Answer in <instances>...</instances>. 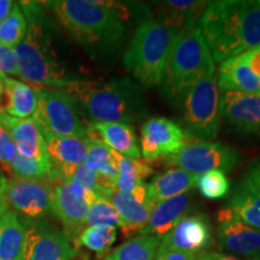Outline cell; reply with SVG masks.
Listing matches in <instances>:
<instances>
[{
  "instance_id": "cell-18",
  "label": "cell",
  "mask_w": 260,
  "mask_h": 260,
  "mask_svg": "<svg viewBox=\"0 0 260 260\" xmlns=\"http://www.w3.org/2000/svg\"><path fill=\"white\" fill-rule=\"evenodd\" d=\"M111 201L122 220V230L125 236L132 234L140 235L148 222L153 205L148 200L147 183L141 184L130 194L115 190L110 195Z\"/></svg>"
},
{
  "instance_id": "cell-41",
  "label": "cell",
  "mask_w": 260,
  "mask_h": 260,
  "mask_svg": "<svg viewBox=\"0 0 260 260\" xmlns=\"http://www.w3.org/2000/svg\"><path fill=\"white\" fill-rule=\"evenodd\" d=\"M15 3L11 0H0V22H3L8 17Z\"/></svg>"
},
{
  "instance_id": "cell-14",
  "label": "cell",
  "mask_w": 260,
  "mask_h": 260,
  "mask_svg": "<svg viewBox=\"0 0 260 260\" xmlns=\"http://www.w3.org/2000/svg\"><path fill=\"white\" fill-rule=\"evenodd\" d=\"M217 240L219 251L260 260V232L240 220L225 206L217 214Z\"/></svg>"
},
{
  "instance_id": "cell-27",
  "label": "cell",
  "mask_w": 260,
  "mask_h": 260,
  "mask_svg": "<svg viewBox=\"0 0 260 260\" xmlns=\"http://www.w3.org/2000/svg\"><path fill=\"white\" fill-rule=\"evenodd\" d=\"M83 164L99 177L102 186L109 193L116 190L117 168L112 149L92 135L88 138V151Z\"/></svg>"
},
{
  "instance_id": "cell-24",
  "label": "cell",
  "mask_w": 260,
  "mask_h": 260,
  "mask_svg": "<svg viewBox=\"0 0 260 260\" xmlns=\"http://www.w3.org/2000/svg\"><path fill=\"white\" fill-rule=\"evenodd\" d=\"M198 177L181 169L167 170L154 176L147 184L148 200L154 206L160 201L188 193L197 184Z\"/></svg>"
},
{
  "instance_id": "cell-26",
  "label": "cell",
  "mask_w": 260,
  "mask_h": 260,
  "mask_svg": "<svg viewBox=\"0 0 260 260\" xmlns=\"http://www.w3.org/2000/svg\"><path fill=\"white\" fill-rule=\"evenodd\" d=\"M38 109L34 86L22 80L5 77L4 113L19 119L32 118Z\"/></svg>"
},
{
  "instance_id": "cell-42",
  "label": "cell",
  "mask_w": 260,
  "mask_h": 260,
  "mask_svg": "<svg viewBox=\"0 0 260 260\" xmlns=\"http://www.w3.org/2000/svg\"><path fill=\"white\" fill-rule=\"evenodd\" d=\"M5 77L4 75H0V113H4L5 104Z\"/></svg>"
},
{
  "instance_id": "cell-8",
  "label": "cell",
  "mask_w": 260,
  "mask_h": 260,
  "mask_svg": "<svg viewBox=\"0 0 260 260\" xmlns=\"http://www.w3.org/2000/svg\"><path fill=\"white\" fill-rule=\"evenodd\" d=\"M38 109L32 118L42 133L88 139L89 123L81 117L80 106L63 89L35 87Z\"/></svg>"
},
{
  "instance_id": "cell-22",
  "label": "cell",
  "mask_w": 260,
  "mask_h": 260,
  "mask_svg": "<svg viewBox=\"0 0 260 260\" xmlns=\"http://www.w3.org/2000/svg\"><path fill=\"white\" fill-rule=\"evenodd\" d=\"M217 86L220 93L260 94V79L240 56L229 58L220 63Z\"/></svg>"
},
{
  "instance_id": "cell-43",
  "label": "cell",
  "mask_w": 260,
  "mask_h": 260,
  "mask_svg": "<svg viewBox=\"0 0 260 260\" xmlns=\"http://www.w3.org/2000/svg\"><path fill=\"white\" fill-rule=\"evenodd\" d=\"M6 210H8V206H6L4 197H3V190H0V217L5 213Z\"/></svg>"
},
{
  "instance_id": "cell-13",
  "label": "cell",
  "mask_w": 260,
  "mask_h": 260,
  "mask_svg": "<svg viewBox=\"0 0 260 260\" xmlns=\"http://www.w3.org/2000/svg\"><path fill=\"white\" fill-rule=\"evenodd\" d=\"M190 140L180 124L165 117L148 119L141 126V155L157 160L177 153Z\"/></svg>"
},
{
  "instance_id": "cell-37",
  "label": "cell",
  "mask_w": 260,
  "mask_h": 260,
  "mask_svg": "<svg viewBox=\"0 0 260 260\" xmlns=\"http://www.w3.org/2000/svg\"><path fill=\"white\" fill-rule=\"evenodd\" d=\"M155 260H197V258H195V254H191V253L164 248V247L159 246Z\"/></svg>"
},
{
  "instance_id": "cell-25",
  "label": "cell",
  "mask_w": 260,
  "mask_h": 260,
  "mask_svg": "<svg viewBox=\"0 0 260 260\" xmlns=\"http://www.w3.org/2000/svg\"><path fill=\"white\" fill-rule=\"evenodd\" d=\"M207 2L194 0H168L159 4V19L164 25L177 32L197 25Z\"/></svg>"
},
{
  "instance_id": "cell-6",
  "label": "cell",
  "mask_w": 260,
  "mask_h": 260,
  "mask_svg": "<svg viewBox=\"0 0 260 260\" xmlns=\"http://www.w3.org/2000/svg\"><path fill=\"white\" fill-rule=\"evenodd\" d=\"M176 35V31L157 19H148L136 28L123 63L142 87L161 84Z\"/></svg>"
},
{
  "instance_id": "cell-1",
  "label": "cell",
  "mask_w": 260,
  "mask_h": 260,
  "mask_svg": "<svg viewBox=\"0 0 260 260\" xmlns=\"http://www.w3.org/2000/svg\"><path fill=\"white\" fill-rule=\"evenodd\" d=\"M214 63L260 45V0L207 2L198 22Z\"/></svg>"
},
{
  "instance_id": "cell-7",
  "label": "cell",
  "mask_w": 260,
  "mask_h": 260,
  "mask_svg": "<svg viewBox=\"0 0 260 260\" xmlns=\"http://www.w3.org/2000/svg\"><path fill=\"white\" fill-rule=\"evenodd\" d=\"M216 74L201 79L178 98L181 128L195 141H212L218 135L222 116Z\"/></svg>"
},
{
  "instance_id": "cell-31",
  "label": "cell",
  "mask_w": 260,
  "mask_h": 260,
  "mask_svg": "<svg viewBox=\"0 0 260 260\" xmlns=\"http://www.w3.org/2000/svg\"><path fill=\"white\" fill-rule=\"evenodd\" d=\"M27 30V16L22 10L21 5L15 3L10 15L4 21L0 22V44L16 48L24 40Z\"/></svg>"
},
{
  "instance_id": "cell-23",
  "label": "cell",
  "mask_w": 260,
  "mask_h": 260,
  "mask_svg": "<svg viewBox=\"0 0 260 260\" xmlns=\"http://www.w3.org/2000/svg\"><path fill=\"white\" fill-rule=\"evenodd\" d=\"M225 207L247 225L260 232V190L246 175L234 188Z\"/></svg>"
},
{
  "instance_id": "cell-19",
  "label": "cell",
  "mask_w": 260,
  "mask_h": 260,
  "mask_svg": "<svg viewBox=\"0 0 260 260\" xmlns=\"http://www.w3.org/2000/svg\"><path fill=\"white\" fill-rule=\"evenodd\" d=\"M0 123L9 130L19 153L32 160L51 165L44 134L34 118L19 119L0 113Z\"/></svg>"
},
{
  "instance_id": "cell-32",
  "label": "cell",
  "mask_w": 260,
  "mask_h": 260,
  "mask_svg": "<svg viewBox=\"0 0 260 260\" xmlns=\"http://www.w3.org/2000/svg\"><path fill=\"white\" fill-rule=\"evenodd\" d=\"M117 239V229L113 226L92 225L87 226L80 234V245L96 253L109 251Z\"/></svg>"
},
{
  "instance_id": "cell-38",
  "label": "cell",
  "mask_w": 260,
  "mask_h": 260,
  "mask_svg": "<svg viewBox=\"0 0 260 260\" xmlns=\"http://www.w3.org/2000/svg\"><path fill=\"white\" fill-rule=\"evenodd\" d=\"M240 58L251 68V70L260 79V45L252 50L240 54Z\"/></svg>"
},
{
  "instance_id": "cell-15",
  "label": "cell",
  "mask_w": 260,
  "mask_h": 260,
  "mask_svg": "<svg viewBox=\"0 0 260 260\" xmlns=\"http://www.w3.org/2000/svg\"><path fill=\"white\" fill-rule=\"evenodd\" d=\"M219 110L222 118L236 133L260 139V94L222 93Z\"/></svg>"
},
{
  "instance_id": "cell-10",
  "label": "cell",
  "mask_w": 260,
  "mask_h": 260,
  "mask_svg": "<svg viewBox=\"0 0 260 260\" xmlns=\"http://www.w3.org/2000/svg\"><path fill=\"white\" fill-rule=\"evenodd\" d=\"M3 197L8 209L23 219L40 220L52 214V182L48 180L6 177Z\"/></svg>"
},
{
  "instance_id": "cell-20",
  "label": "cell",
  "mask_w": 260,
  "mask_h": 260,
  "mask_svg": "<svg viewBox=\"0 0 260 260\" xmlns=\"http://www.w3.org/2000/svg\"><path fill=\"white\" fill-rule=\"evenodd\" d=\"M191 211V197L188 193L155 204L149 214L148 222L141 230L142 235L161 237Z\"/></svg>"
},
{
  "instance_id": "cell-3",
  "label": "cell",
  "mask_w": 260,
  "mask_h": 260,
  "mask_svg": "<svg viewBox=\"0 0 260 260\" xmlns=\"http://www.w3.org/2000/svg\"><path fill=\"white\" fill-rule=\"evenodd\" d=\"M82 107L92 122L125 123L140 121L147 113L139 86L128 77L110 81L80 80L63 89Z\"/></svg>"
},
{
  "instance_id": "cell-40",
  "label": "cell",
  "mask_w": 260,
  "mask_h": 260,
  "mask_svg": "<svg viewBox=\"0 0 260 260\" xmlns=\"http://www.w3.org/2000/svg\"><path fill=\"white\" fill-rule=\"evenodd\" d=\"M197 260H240L236 256L224 254V253H218V252H206L203 253L199 258Z\"/></svg>"
},
{
  "instance_id": "cell-44",
  "label": "cell",
  "mask_w": 260,
  "mask_h": 260,
  "mask_svg": "<svg viewBox=\"0 0 260 260\" xmlns=\"http://www.w3.org/2000/svg\"><path fill=\"white\" fill-rule=\"evenodd\" d=\"M4 180H5V178H3L2 170H0V190H3V184H4Z\"/></svg>"
},
{
  "instance_id": "cell-29",
  "label": "cell",
  "mask_w": 260,
  "mask_h": 260,
  "mask_svg": "<svg viewBox=\"0 0 260 260\" xmlns=\"http://www.w3.org/2000/svg\"><path fill=\"white\" fill-rule=\"evenodd\" d=\"M23 240V220L8 209L0 217V260H19Z\"/></svg>"
},
{
  "instance_id": "cell-39",
  "label": "cell",
  "mask_w": 260,
  "mask_h": 260,
  "mask_svg": "<svg viewBox=\"0 0 260 260\" xmlns=\"http://www.w3.org/2000/svg\"><path fill=\"white\" fill-rule=\"evenodd\" d=\"M246 176L252 181V183L260 190V159H256L249 164Z\"/></svg>"
},
{
  "instance_id": "cell-34",
  "label": "cell",
  "mask_w": 260,
  "mask_h": 260,
  "mask_svg": "<svg viewBox=\"0 0 260 260\" xmlns=\"http://www.w3.org/2000/svg\"><path fill=\"white\" fill-rule=\"evenodd\" d=\"M198 190L209 200H219L226 197L230 190V182L225 172L219 170L209 171L198 177Z\"/></svg>"
},
{
  "instance_id": "cell-11",
  "label": "cell",
  "mask_w": 260,
  "mask_h": 260,
  "mask_svg": "<svg viewBox=\"0 0 260 260\" xmlns=\"http://www.w3.org/2000/svg\"><path fill=\"white\" fill-rule=\"evenodd\" d=\"M24 240L19 260H71L76 249L64 230L46 219H23Z\"/></svg>"
},
{
  "instance_id": "cell-4",
  "label": "cell",
  "mask_w": 260,
  "mask_h": 260,
  "mask_svg": "<svg viewBox=\"0 0 260 260\" xmlns=\"http://www.w3.org/2000/svg\"><path fill=\"white\" fill-rule=\"evenodd\" d=\"M30 15L24 40L15 48L18 60V77L35 87L64 89L69 84L82 80L60 60L52 45L48 32L39 18L38 11Z\"/></svg>"
},
{
  "instance_id": "cell-2",
  "label": "cell",
  "mask_w": 260,
  "mask_h": 260,
  "mask_svg": "<svg viewBox=\"0 0 260 260\" xmlns=\"http://www.w3.org/2000/svg\"><path fill=\"white\" fill-rule=\"evenodd\" d=\"M48 6L60 24L90 53L107 56L125 38L121 6L95 0H56Z\"/></svg>"
},
{
  "instance_id": "cell-35",
  "label": "cell",
  "mask_w": 260,
  "mask_h": 260,
  "mask_svg": "<svg viewBox=\"0 0 260 260\" xmlns=\"http://www.w3.org/2000/svg\"><path fill=\"white\" fill-rule=\"evenodd\" d=\"M18 153L14 139L9 130L0 123V169L10 175V168L16 154Z\"/></svg>"
},
{
  "instance_id": "cell-5",
  "label": "cell",
  "mask_w": 260,
  "mask_h": 260,
  "mask_svg": "<svg viewBox=\"0 0 260 260\" xmlns=\"http://www.w3.org/2000/svg\"><path fill=\"white\" fill-rule=\"evenodd\" d=\"M216 74L214 60L199 27L184 28L175 38L161 82L168 99L177 100L201 79Z\"/></svg>"
},
{
  "instance_id": "cell-30",
  "label": "cell",
  "mask_w": 260,
  "mask_h": 260,
  "mask_svg": "<svg viewBox=\"0 0 260 260\" xmlns=\"http://www.w3.org/2000/svg\"><path fill=\"white\" fill-rule=\"evenodd\" d=\"M160 240V237L140 234L117 247L105 260H155Z\"/></svg>"
},
{
  "instance_id": "cell-17",
  "label": "cell",
  "mask_w": 260,
  "mask_h": 260,
  "mask_svg": "<svg viewBox=\"0 0 260 260\" xmlns=\"http://www.w3.org/2000/svg\"><path fill=\"white\" fill-rule=\"evenodd\" d=\"M212 243V232L207 216L194 214L180 220L161 237L159 246L197 255V253L210 248Z\"/></svg>"
},
{
  "instance_id": "cell-33",
  "label": "cell",
  "mask_w": 260,
  "mask_h": 260,
  "mask_svg": "<svg viewBox=\"0 0 260 260\" xmlns=\"http://www.w3.org/2000/svg\"><path fill=\"white\" fill-rule=\"evenodd\" d=\"M92 225H105L122 229L121 217L109 199L96 198L88 206L86 213V226Z\"/></svg>"
},
{
  "instance_id": "cell-9",
  "label": "cell",
  "mask_w": 260,
  "mask_h": 260,
  "mask_svg": "<svg viewBox=\"0 0 260 260\" xmlns=\"http://www.w3.org/2000/svg\"><path fill=\"white\" fill-rule=\"evenodd\" d=\"M241 155L235 148L216 141H189L177 153L164 158L165 164L189 174L200 175L219 170L230 172L237 167Z\"/></svg>"
},
{
  "instance_id": "cell-28",
  "label": "cell",
  "mask_w": 260,
  "mask_h": 260,
  "mask_svg": "<svg viewBox=\"0 0 260 260\" xmlns=\"http://www.w3.org/2000/svg\"><path fill=\"white\" fill-rule=\"evenodd\" d=\"M112 152L117 168L116 190L125 194L133 193L153 174V168L145 159H133Z\"/></svg>"
},
{
  "instance_id": "cell-36",
  "label": "cell",
  "mask_w": 260,
  "mask_h": 260,
  "mask_svg": "<svg viewBox=\"0 0 260 260\" xmlns=\"http://www.w3.org/2000/svg\"><path fill=\"white\" fill-rule=\"evenodd\" d=\"M0 75L18 77V60L15 48L0 44Z\"/></svg>"
},
{
  "instance_id": "cell-21",
  "label": "cell",
  "mask_w": 260,
  "mask_h": 260,
  "mask_svg": "<svg viewBox=\"0 0 260 260\" xmlns=\"http://www.w3.org/2000/svg\"><path fill=\"white\" fill-rule=\"evenodd\" d=\"M89 135L99 139L117 153L133 159H141L138 138L132 125L125 123L89 122Z\"/></svg>"
},
{
  "instance_id": "cell-16",
  "label": "cell",
  "mask_w": 260,
  "mask_h": 260,
  "mask_svg": "<svg viewBox=\"0 0 260 260\" xmlns=\"http://www.w3.org/2000/svg\"><path fill=\"white\" fill-rule=\"evenodd\" d=\"M42 134L46 141L53 182L69 181L76 169L86 160L88 139L58 136L50 133Z\"/></svg>"
},
{
  "instance_id": "cell-12",
  "label": "cell",
  "mask_w": 260,
  "mask_h": 260,
  "mask_svg": "<svg viewBox=\"0 0 260 260\" xmlns=\"http://www.w3.org/2000/svg\"><path fill=\"white\" fill-rule=\"evenodd\" d=\"M96 198L93 191L73 181L52 182V214L63 224L71 241L79 240L86 226L87 210Z\"/></svg>"
}]
</instances>
